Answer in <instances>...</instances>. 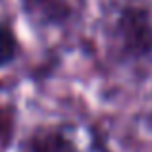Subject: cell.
<instances>
[{
  "mask_svg": "<svg viewBox=\"0 0 152 152\" xmlns=\"http://www.w3.org/2000/svg\"><path fill=\"white\" fill-rule=\"evenodd\" d=\"M114 41L125 60H141L152 54V15L145 6L129 4L119 12L114 25Z\"/></svg>",
  "mask_w": 152,
  "mask_h": 152,
  "instance_id": "6da1fadb",
  "label": "cell"
},
{
  "mask_svg": "<svg viewBox=\"0 0 152 152\" xmlns=\"http://www.w3.org/2000/svg\"><path fill=\"white\" fill-rule=\"evenodd\" d=\"M19 2L23 14L37 25H64L73 14L67 0H19Z\"/></svg>",
  "mask_w": 152,
  "mask_h": 152,
  "instance_id": "7a4b0ae2",
  "label": "cell"
},
{
  "mask_svg": "<svg viewBox=\"0 0 152 152\" xmlns=\"http://www.w3.org/2000/svg\"><path fill=\"white\" fill-rule=\"evenodd\" d=\"M23 152H81L73 139L58 129H41L23 145Z\"/></svg>",
  "mask_w": 152,
  "mask_h": 152,
  "instance_id": "3957f363",
  "label": "cell"
},
{
  "mask_svg": "<svg viewBox=\"0 0 152 152\" xmlns=\"http://www.w3.org/2000/svg\"><path fill=\"white\" fill-rule=\"evenodd\" d=\"M15 129L14 112L10 108H0V152H6L12 142Z\"/></svg>",
  "mask_w": 152,
  "mask_h": 152,
  "instance_id": "277c9868",
  "label": "cell"
},
{
  "mask_svg": "<svg viewBox=\"0 0 152 152\" xmlns=\"http://www.w3.org/2000/svg\"><path fill=\"white\" fill-rule=\"evenodd\" d=\"M15 50H18V42H15L14 33L8 27H0V66L14 60Z\"/></svg>",
  "mask_w": 152,
  "mask_h": 152,
  "instance_id": "5b68a950",
  "label": "cell"
}]
</instances>
